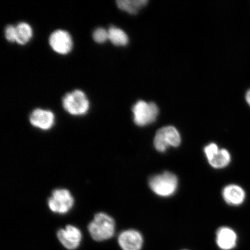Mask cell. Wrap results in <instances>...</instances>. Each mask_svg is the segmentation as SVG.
Wrapping results in <instances>:
<instances>
[{
  "mask_svg": "<svg viewBox=\"0 0 250 250\" xmlns=\"http://www.w3.org/2000/svg\"><path fill=\"white\" fill-rule=\"evenodd\" d=\"M115 227L113 218L104 212H99L95 215L87 229L92 239L96 242H103L114 236Z\"/></svg>",
  "mask_w": 250,
  "mask_h": 250,
  "instance_id": "1",
  "label": "cell"
},
{
  "mask_svg": "<svg viewBox=\"0 0 250 250\" xmlns=\"http://www.w3.org/2000/svg\"><path fill=\"white\" fill-rule=\"evenodd\" d=\"M178 179L176 175L171 172L156 175L149 180L150 188L156 195L161 197H168L176 192Z\"/></svg>",
  "mask_w": 250,
  "mask_h": 250,
  "instance_id": "2",
  "label": "cell"
},
{
  "mask_svg": "<svg viewBox=\"0 0 250 250\" xmlns=\"http://www.w3.org/2000/svg\"><path fill=\"white\" fill-rule=\"evenodd\" d=\"M62 103L65 110L74 116L85 115L89 111V100L82 90H75L67 93L62 99Z\"/></svg>",
  "mask_w": 250,
  "mask_h": 250,
  "instance_id": "3",
  "label": "cell"
},
{
  "mask_svg": "<svg viewBox=\"0 0 250 250\" xmlns=\"http://www.w3.org/2000/svg\"><path fill=\"white\" fill-rule=\"evenodd\" d=\"M181 142L179 131L176 127L168 126L162 127L157 131L154 137V146L158 151L164 152L170 146L177 147Z\"/></svg>",
  "mask_w": 250,
  "mask_h": 250,
  "instance_id": "4",
  "label": "cell"
},
{
  "mask_svg": "<svg viewBox=\"0 0 250 250\" xmlns=\"http://www.w3.org/2000/svg\"><path fill=\"white\" fill-rule=\"evenodd\" d=\"M132 111L134 123L139 126H145L154 123L159 113L158 106L154 103L142 101L134 104Z\"/></svg>",
  "mask_w": 250,
  "mask_h": 250,
  "instance_id": "5",
  "label": "cell"
},
{
  "mask_svg": "<svg viewBox=\"0 0 250 250\" xmlns=\"http://www.w3.org/2000/svg\"><path fill=\"white\" fill-rule=\"evenodd\" d=\"M48 207L55 213L64 214L73 208L74 199L69 190L66 189H56L52 193L48 201Z\"/></svg>",
  "mask_w": 250,
  "mask_h": 250,
  "instance_id": "6",
  "label": "cell"
},
{
  "mask_svg": "<svg viewBox=\"0 0 250 250\" xmlns=\"http://www.w3.org/2000/svg\"><path fill=\"white\" fill-rule=\"evenodd\" d=\"M204 152L209 164L217 169L227 167L232 160V156L229 151L225 148H219L215 143H210L206 146Z\"/></svg>",
  "mask_w": 250,
  "mask_h": 250,
  "instance_id": "7",
  "label": "cell"
},
{
  "mask_svg": "<svg viewBox=\"0 0 250 250\" xmlns=\"http://www.w3.org/2000/svg\"><path fill=\"white\" fill-rule=\"evenodd\" d=\"M59 242L68 250H76L79 248L83 239L82 232L76 227L68 225L57 232Z\"/></svg>",
  "mask_w": 250,
  "mask_h": 250,
  "instance_id": "8",
  "label": "cell"
},
{
  "mask_svg": "<svg viewBox=\"0 0 250 250\" xmlns=\"http://www.w3.org/2000/svg\"><path fill=\"white\" fill-rule=\"evenodd\" d=\"M49 42L52 49L59 54H68L73 48V40L70 34L65 30L55 31L50 36Z\"/></svg>",
  "mask_w": 250,
  "mask_h": 250,
  "instance_id": "9",
  "label": "cell"
},
{
  "mask_svg": "<svg viewBox=\"0 0 250 250\" xmlns=\"http://www.w3.org/2000/svg\"><path fill=\"white\" fill-rule=\"evenodd\" d=\"M118 242L123 250H141L143 248L144 239L139 231L127 229L120 234Z\"/></svg>",
  "mask_w": 250,
  "mask_h": 250,
  "instance_id": "10",
  "label": "cell"
},
{
  "mask_svg": "<svg viewBox=\"0 0 250 250\" xmlns=\"http://www.w3.org/2000/svg\"><path fill=\"white\" fill-rule=\"evenodd\" d=\"M55 115L51 111L37 108L30 116V122L33 126L43 130L51 129L55 124Z\"/></svg>",
  "mask_w": 250,
  "mask_h": 250,
  "instance_id": "11",
  "label": "cell"
},
{
  "mask_svg": "<svg viewBox=\"0 0 250 250\" xmlns=\"http://www.w3.org/2000/svg\"><path fill=\"white\" fill-rule=\"evenodd\" d=\"M246 192L245 189L237 184H229L223 190V199L227 204L232 206H239L245 202Z\"/></svg>",
  "mask_w": 250,
  "mask_h": 250,
  "instance_id": "12",
  "label": "cell"
},
{
  "mask_svg": "<svg viewBox=\"0 0 250 250\" xmlns=\"http://www.w3.org/2000/svg\"><path fill=\"white\" fill-rule=\"evenodd\" d=\"M237 242V233L232 228L222 227L216 232V243L222 250H232L236 248Z\"/></svg>",
  "mask_w": 250,
  "mask_h": 250,
  "instance_id": "13",
  "label": "cell"
},
{
  "mask_svg": "<svg viewBox=\"0 0 250 250\" xmlns=\"http://www.w3.org/2000/svg\"><path fill=\"white\" fill-rule=\"evenodd\" d=\"M147 0H118V7L130 14H136L140 9L147 4Z\"/></svg>",
  "mask_w": 250,
  "mask_h": 250,
  "instance_id": "14",
  "label": "cell"
},
{
  "mask_svg": "<svg viewBox=\"0 0 250 250\" xmlns=\"http://www.w3.org/2000/svg\"><path fill=\"white\" fill-rule=\"evenodd\" d=\"M17 42L19 44L25 45L30 42L33 37V29L27 23H20L16 26Z\"/></svg>",
  "mask_w": 250,
  "mask_h": 250,
  "instance_id": "15",
  "label": "cell"
},
{
  "mask_svg": "<svg viewBox=\"0 0 250 250\" xmlns=\"http://www.w3.org/2000/svg\"><path fill=\"white\" fill-rule=\"evenodd\" d=\"M108 32V40L115 45L125 46L129 42L127 34L120 28L112 26Z\"/></svg>",
  "mask_w": 250,
  "mask_h": 250,
  "instance_id": "16",
  "label": "cell"
},
{
  "mask_svg": "<svg viewBox=\"0 0 250 250\" xmlns=\"http://www.w3.org/2000/svg\"><path fill=\"white\" fill-rule=\"evenodd\" d=\"M93 39L95 42L99 43H104L108 40V31L104 28H98L94 31Z\"/></svg>",
  "mask_w": 250,
  "mask_h": 250,
  "instance_id": "17",
  "label": "cell"
},
{
  "mask_svg": "<svg viewBox=\"0 0 250 250\" xmlns=\"http://www.w3.org/2000/svg\"><path fill=\"white\" fill-rule=\"evenodd\" d=\"M5 36L8 42H15L17 40V30L16 26L12 25H8L5 30Z\"/></svg>",
  "mask_w": 250,
  "mask_h": 250,
  "instance_id": "18",
  "label": "cell"
},
{
  "mask_svg": "<svg viewBox=\"0 0 250 250\" xmlns=\"http://www.w3.org/2000/svg\"><path fill=\"white\" fill-rule=\"evenodd\" d=\"M246 101L250 107V89L248 90V91L246 94Z\"/></svg>",
  "mask_w": 250,
  "mask_h": 250,
  "instance_id": "19",
  "label": "cell"
},
{
  "mask_svg": "<svg viewBox=\"0 0 250 250\" xmlns=\"http://www.w3.org/2000/svg\"></svg>",
  "mask_w": 250,
  "mask_h": 250,
  "instance_id": "20",
  "label": "cell"
}]
</instances>
